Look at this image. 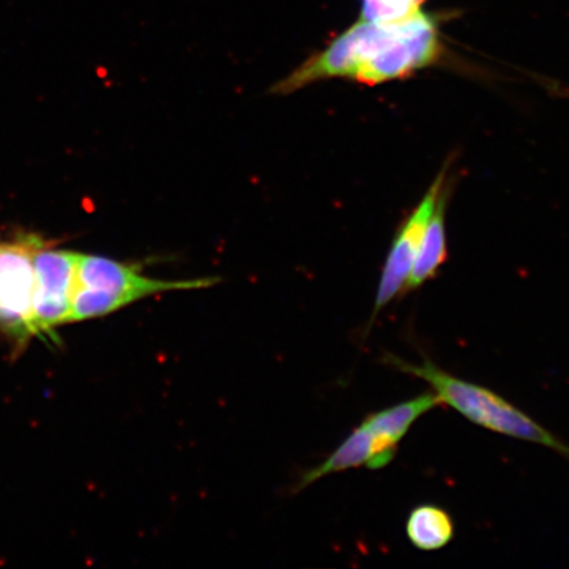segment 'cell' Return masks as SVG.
I'll list each match as a JSON object with an SVG mask.
<instances>
[{
  "mask_svg": "<svg viewBox=\"0 0 569 569\" xmlns=\"http://www.w3.org/2000/svg\"><path fill=\"white\" fill-rule=\"evenodd\" d=\"M386 361L398 371L429 383L443 403L459 411L468 421L502 436L549 447L569 460V446L495 391L458 379L429 359H425L422 365H412L390 353Z\"/></svg>",
  "mask_w": 569,
  "mask_h": 569,
  "instance_id": "cell-1",
  "label": "cell"
},
{
  "mask_svg": "<svg viewBox=\"0 0 569 569\" xmlns=\"http://www.w3.org/2000/svg\"><path fill=\"white\" fill-rule=\"evenodd\" d=\"M219 281L213 277L180 281L151 279L140 273L138 266L101 256L78 254L70 323L112 315L142 298L166 291L210 288Z\"/></svg>",
  "mask_w": 569,
  "mask_h": 569,
  "instance_id": "cell-2",
  "label": "cell"
},
{
  "mask_svg": "<svg viewBox=\"0 0 569 569\" xmlns=\"http://www.w3.org/2000/svg\"><path fill=\"white\" fill-rule=\"evenodd\" d=\"M44 246L34 234L0 243V327L19 343L38 336L33 323V258Z\"/></svg>",
  "mask_w": 569,
  "mask_h": 569,
  "instance_id": "cell-3",
  "label": "cell"
},
{
  "mask_svg": "<svg viewBox=\"0 0 569 569\" xmlns=\"http://www.w3.org/2000/svg\"><path fill=\"white\" fill-rule=\"evenodd\" d=\"M77 258L78 253L56 251L47 246L36 251L33 323L38 336L70 323Z\"/></svg>",
  "mask_w": 569,
  "mask_h": 569,
  "instance_id": "cell-4",
  "label": "cell"
},
{
  "mask_svg": "<svg viewBox=\"0 0 569 569\" xmlns=\"http://www.w3.org/2000/svg\"><path fill=\"white\" fill-rule=\"evenodd\" d=\"M446 170L432 182L421 203L401 227L393 246L390 248L386 266L382 269L379 291H377L372 320L377 315L407 289L412 267H415L419 246L429 220L436 211L445 191Z\"/></svg>",
  "mask_w": 569,
  "mask_h": 569,
  "instance_id": "cell-5",
  "label": "cell"
},
{
  "mask_svg": "<svg viewBox=\"0 0 569 569\" xmlns=\"http://www.w3.org/2000/svg\"><path fill=\"white\" fill-rule=\"evenodd\" d=\"M442 403L436 391H429L410 401L368 416L362 426L373 437L376 458L372 469L390 465L396 457L398 443L407 436L412 423Z\"/></svg>",
  "mask_w": 569,
  "mask_h": 569,
  "instance_id": "cell-6",
  "label": "cell"
},
{
  "mask_svg": "<svg viewBox=\"0 0 569 569\" xmlns=\"http://www.w3.org/2000/svg\"><path fill=\"white\" fill-rule=\"evenodd\" d=\"M376 448L372 433L365 426L356 429L343 443H341L322 465L302 476L298 490L311 486L326 476L347 471V469L366 466L373 468Z\"/></svg>",
  "mask_w": 569,
  "mask_h": 569,
  "instance_id": "cell-7",
  "label": "cell"
},
{
  "mask_svg": "<svg viewBox=\"0 0 569 569\" xmlns=\"http://www.w3.org/2000/svg\"><path fill=\"white\" fill-rule=\"evenodd\" d=\"M446 193L443 191L427 224L421 246H419L415 267H412L407 290L422 287L437 274L447 256L446 240Z\"/></svg>",
  "mask_w": 569,
  "mask_h": 569,
  "instance_id": "cell-8",
  "label": "cell"
},
{
  "mask_svg": "<svg viewBox=\"0 0 569 569\" xmlns=\"http://www.w3.org/2000/svg\"><path fill=\"white\" fill-rule=\"evenodd\" d=\"M453 522L450 515L436 505H422L411 511L407 533L412 546L423 551L443 549L453 538Z\"/></svg>",
  "mask_w": 569,
  "mask_h": 569,
  "instance_id": "cell-9",
  "label": "cell"
},
{
  "mask_svg": "<svg viewBox=\"0 0 569 569\" xmlns=\"http://www.w3.org/2000/svg\"><path fill=\"white\" fill-rule=\"evenodd\" d=\"M425 0H361V20L398 21L422 11Z\"/></svg>",
  "mask_w": 569,
  "mask_h": 569,
  "instance_id": "cell-10",
  "label": "cell"
}]
</instances>
